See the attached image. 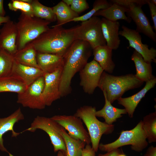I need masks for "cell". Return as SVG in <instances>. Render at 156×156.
<instances>
[{
    "label": "cell",
    "instance_id": "4316f807",
    "mask_svg": "<svg viewBox=\"0 0 156 156\" xmlns=\"http://www.w3.org/2000/svg\"><path fill=\"white\" fill-rule=\"evenodd\" d=\"M61 134L66 146V151L63 153L64 156H82L83 150L86 143L71 138L63 127L61 130Z\"/></svg>",
    "mask_w": 156,
    "mask_h": 156
},
{
    "label": "cell",
    "instance_id": "836d02e7",
    "mask_svg": "<svg viewBox=\"0 0 156 156\" xmlns=\"http://www.w3.org/2000/svg\"><path fill=\"white\" fill-rule=\"evenodd\" d=\"M62 1L79 15L89 8V5L86 0H62Z\"/></svg>",
    "mask_w": 156,
    "mask_h": 156
},
{
    "label": "cell",
    "instance_id": "1f68e13d",
    "mask_svg": "<svg viewBox=\"0 0 156 156\" xmlns=\"http://www.w3.org/2000/svg\"><path fill=\"white\" fill-rule=\"evenodd\" d=\"M112 5V3L106 0H96L93 3L92 8L85 14L71 20L72 21L83 22L86 21L94 16V14L101 10L106 9Z\"/></svg>",
    "mask_w": 156,
    "mask_h": 156
},
{
    "label": "cell",
    "instance_id": "7402d4cb",
    "mask_svg": "<svg viewBox=\"0 0 156 156\" xmlns=\"http://www.w3.org/2000/svg\"><path fill=\"white\" fill-rule=\"evenodd\" d=\"M131 59L135 65L136 78L143 82H146L156 78L153 74V69L151 63L146 62L140 53L134 50Z\"/></svg>",
    "mask_w": 156,
    "mask_h": 156
},
{
    "label": "cell",
    "instance_id": "6da1fadb",
    "mask_svg": "<svg viewBox=\"0 0 156 156\" xmlns=\"http://www.w3.org/2000/svg\"><path fill=\"white\" fill-rule=\"evenodd\" d=\"M93 49L87 42L76 39L63 55L64 66L61 75L59 90L61 97L70 94L73 77L88 63L92 54Z\"/></svg>",
    "mask_w": 156,
    "mask_h": 156
},
{
    "label": "cell",
    "instance_id": "74e56055",
    "mask_svg": "<svg viewBox=\"0 0 156 156\" xmlns=\"http://www.w3.org/2000/svg\"><path fill=\"white\" fill-rule=\"evenodd\" d=\"M122 152L118 148L114 149L105 154H100L98 156H118Z\"/></svg>",
    "mask_w": 156,
    "mask_h": 156
},
{
    "label": "cell",
    "instance_id": "603a6c76",
    "mask_svg": "<svg viewBox=\"0 0 156 156\" xmlns=\"http://www.w3.org/2000/svg\"><path fill=\"white\" fill-rule=\"evenodd\" d=\"M37 52L32 43L27 44L13 55L14 60L23 65L39 68L36 60Z\"/></svg>",
    "mask_w": 156,
    "mask_h": 156
},
{
    "label": "cell",
    "instance_id": "2e32d148",
    "mask_svg": "<svg viewBox=\"0 0 156 156\" xmlns=\"http://www.w3.org/2000/svg\"><path fill=\"white\" fill-rule=\"evenodd\" d=\"M44 74L39 68L23 65L14 60L11 76L28 86Z\"/></svg>",
    "mask_w": 156,
    "mask_h": 156
},
{
    "label": "cell",
    "instance_id": "f1b7e54d",
    "mask_svg": "<svg viewBox=\"0 0 156 156\" xmlns=\"http://www.w3.org/2000/svg\"><path fill=\"white\" fill-rule=\"evenodd\" d=\"M31 4L34 16L51 23L56 21V16L52 8L46 6L38 0H32Z\"/></svg>",
    "mask_w": 156,
    "mask_h": 156
},
{
    "label": "cell",
    "instance_id": "277c9868",
    "mask_svg": "<svg viewBox=\"0 0 156 156\" xmlns=\"http://www.w3.org/2000/svg\"><path fill=\"white\" fill-rule=\"evenodd\" d=\"M51 23L21 12L17 22L16 23L17 30L16 41L17 50L23 48L47 30Z\"/></svg>",
    "mask_w": 156,
    "mask_h": 156
},
{
    "label": "cell",
    "instance_id": "cb8c5ba5",
    "mask_svg": "<svg viewBox=\"0 0 156 156\" xmlns=\"http://www.w3.org/2000/svg\"><path fill=\"white\" fill-rule=\"evenodd\" d=\"M127 10V8L123 6L116 3H112L109 8L98 11L94 14V16H101L112 22L123 20L130 23L132 20L125 14Z\"/></svg>",
    "mask_w": 156,
    "mask_h": 156
},
{
    "label": "cell",
    "instance_id": "d6986e66",
    "mask_svg": "<svg viewBox=\"0 0 156 156\" xmlns=\"http://www.w3.org/2000/svg\"><path fill=\"white\" fill-rule=\"evenodd\" d=\"M36 60L39 68L44 74L52 73L64 66L63 56L57 54L37 52Z\"/></svg>",
    "mask_w": 156,
    "mask_h": 156
},
{
    "label": "cell",
    "instance_id": "e0dca14e",
    "mask_svg": "<svg viewBox=\"0 0 156 156\" xmlns=\"http://www.w3.org/2000/svg\"><path fill=\"white\" fill-rule=\"evenodd\" d=\"M24 119V116L20 107L8 116L3 118H0V150L7 152L9 156H13L8 152L3 145V136L9 131L12 132V137H16L22 133L16 132L14 129L15 124Z\"/></svg>",
    "mask_w": 156,
    "mask_h": 156
},
{
    "label": "cell",
    "instance_id": "7a4b0ae2",
    "mask_svg": "<svg viewBox=\"0 0 156 156\" xmlns=\"http://www.w3.org/2000/svg\"><path fill=\"white\" fill-rule=\"evenodd\" d=\"M75 27L66 29L62 25L53 26L31 42L37 52L64 55L76 40Z\"/></svg>",
    "mask_w": 156,
    "mask_h": 156
},
{
    "label": "cell",
    "instance_id": "52a82bcc",
    "mask_svg": "<svg viewBox=\"0 0 156 156\" xmlns=\"http://www.w3.org/2000/svg\"><path fill=\"white\" fill-rule=\"evenodd\" d=\"M62 127L51 117L38 116L34 118L30 127L23 132L28 131L34 132L37 129L43 130L49 135L54 152L60 151L64 153L66 151V146L61 134Z\"/></svg>",
    "mask_w": 156,
    "mask_h": 156
},
{
    "label": "cell",
    "instance_id": "b9f144b4",
    "mask_svg": "<svg viewBox=\"0 0 156 156\" xmlns=\"http://www.w3.org/2000/svg\"><path fill=\"white\" fill-rule=\"evenodd\" d=\"M57 156H64V155L62 152L59 151H58Z\"/></svg>",
    "mask_w": 156,
    "mask_h": 156
},
{
    "label": "cell",
    "instance_id": "e575fe53",
    "mask_svg": "<svg viewBox=\"0 0 156 156\" xmlns=\"http://www.w3.org/2000/svg\"><path fill=\"white\" fill-rule=\"evenodd\" d=\"M147 0H111L110 1L112 4L116 3L127 8L132 3H136L143 6L147 4Z\"/></svg>",
    "mask_w": 156,
    "mask_h": 156
},
{
    "label": "cell",
    "instance_id": "30bf717a",
    "mask_svg": "<svg viewBox=\"0 0 156 156\" xmlns=\"http://www.w3.org/2000/svg\"><path fill=\"white\" fill-rule=\"evenodd\" d=\"M51 118L66 130L72 138L80 140L86 144L91 143L88 132L84 128L82 120L79 118L74 115H56Z\"/></svg>",
    "mask_w": 156,
    "mask_h": 156
},
{
    "label": "cell",
    "instance_id": "4dcf8cb0",
    "mask_svg": "<svg viewBox=\"0 0 156 156\" xmlns=\"http://www.w3.org/2000/svg\"><path fill=\"white\" fill-rule=\"evenodd\" d=\"M14 61L12 55L0 47V78L11 76Z\"/></svg>",
    "mask_w": 156,
    "mask_h": 156
},
{
    "label": "cell",
    "instance_id": "8992f818",
    "mask_svg": "<svg viewBox=\"0 0 156 156\" xmlns=\"http://www.w3.org/2000/svg\"><path fill=\"white\" fill-rule=\"evenodd\" d=\"M146 140L141 120L132 129L122 131L119 137L114 142L106 144H100L99 148L102 151L108 152L122 146L130 145L132 150L140 152L147 146L148 143Z\"/></svg>",
    "mask_w": 156,
    "mask_h": 156
},
{
    "label": "cell",
    "instance_id": "8d00e7d4",
    "mask_svg": "<svg viewBox=\"0 0 156 156\" xmlns=\"http://www.w3.org/2000/svg\"><path fill=\"white\" fill-rule=\"evenodd\" d=\"M95 153L90 144H86L83 150L82 156H95Z\"/></svg>",
    "mask_w": 156,
    "mask_h": 156
},
{
    "label": "cell",
    "instance_id": "8fae6325",
    "mask_svg": "<svg viewBox=\"0 0 156 156\" xmlns=\"http://www.w3.org/2000/svg\"><path fill=\"white\" fill-rule=\"evenodd\" d=\"M122 30L119 31V35L125 37L129 41V45L127 48L131 47L140 53L146 62H156V50L153 47L149 48V46L144 44L139 33L135 30L128 28L123 25Z\"/></svg>",
    "mask_w": 156,
    "mask_h": 156
},
{
    "label": "cell",
    "instance_id": "d6a6232c",
    "mask_svg": "<svg viewBox=\"0 0 156 156\" xmlns=\"http://www.w3.org/2000/svg\"><path fill=\"white\" fill-rule=\"evenodd\" d=\"M9 9L11 10L16 11L20 10L22 13L34 16L31 4L21 0H12L8 4Z\"/></svg>",
    "mask_w": 156,
    "mask_h": 156
},
{
    "label": "cell",
    "instance_id": "7c38bea8",
    "mask_svg": "<svg viewBox=\"0 0 156 156\" xmlns=\"http://www.w3.org/2000/svg\"><path fill=\"white\" fill-rule=\"evenodd\" d=\"M103 71L99 64L93 60L88 62L79 72L80 85L86 93L93 94L98 87Z\"/></svg>",
    "mask_w": 156,
    "mask_h": 156
},
{
    "label": "cell",
    "instance_id": "9a60e30c",
    "mask_svg": "<svg viewBox=\"0 0 156 156\" xmlns=\"http://www.w3.org/2000/svg\"><path fill=\"white\" fill-rule=\"evenodd\" d=\"M17 30L16 23L10 20L0 29V47L13 55L17 51Z\"/></svg>",
    "mask_w": 156,
    "mask_h": 156
},
{
    "label": "cell",
    "instance_id": "f35d334b",
    "mask_svg": "<svg viewBox=\"0 0 156 156\" xmlns=\"http://www.w3.org/2000/svg\"><path fill=\"white\" fill-rule=\"evenodd\" d=\"M143 156H156V147L153 146L149 147Z\"/></svg>",
    "mask_w": 156,
    "mask_h": 156
},
{
    "label": "cell",
    "instance_id": "ffe728a7",
    "mask_svg": "<svg viewBox=\"0 0 156 156\" xmlns=\"http://www.w3.org/2000/svg\"><path fill=\"white\" fill-rule=\"evenodd\" d=\"M101 29L106 45L112 50L119 47L120 40L119 30L120 24L119 22H112L102 18L101 19Z\"/></svg>",
    "mask_w": 156,
    "mask_h": 156
},
{
    "label": "cell",
    "instance_id": "44dd1931",
    "mask_svg": "<svg viewBox=\"0 0 156 156\" xmlns=\"http://www.w3.org/2000/svg\"><path fill=\"white\" fill-rule=\"evenodd\" d=\"M94 60L96 61L103 71L112 73L115 67L112 60V50L106 45L99 46L93 49Z\"/></svg>",
    "mask_w": 156,
    "mask_h": 156
},
{
    "label": "cell",
    "instance_id": "60d3db41",
    "mask_svg": "<svg viewBox=\"0 0 156 156\" xmlns=\"http://www.w3.org/2000/svg\"><path fill=\"white\" fill-rule=\"evenodd\" d=\"M10 20V17L8 16L4 17L0 16V26L2 24L5 23Z\"/></svg>",
    "mask_w": 156,
    "mask_h": 156
},
{
    "label": "cell",
    "instance_id": "ab89813d",
    "mask_svg": "<svg viewBox=\"0 0 156 156\" xmlns=\"http://www.w3.org/2000/svg\"><path fill=\"white\" fill-rule=\"evenodd\" d=\"M3 0H0V16L4 17L5 14V12L3 7Z\"/></svg>",
    "mask_w": 156,
    "mask_h": 156
},
{
    "label": "cell",
    "instance_id": "5b68a950",
    "mask_svg": "<svg viewBox=\"0 0 156 156\" xmlns=\"http://www.w3.org/2000/svg\"><path fill=\"white\" fill-rule=\"evenodd\" d=\"M96 107L84 105L78 108L74 115L79 118L86 126L89 135L92 147L96 152L99 149V142L103 134L111 133L114 131V125L101 122L96 118Z\"/></svg>",
    "mask_w": 156,
    "mask_h": 156
},
{
    "label": "cell",
    "instance_id": "ac0fdd59",
    "mask_svg": "<svg viewBox=\"0 0 156 156\" xmlns=\"http://www.w3.org/2000/svg\"><path fill=\"white\" fill-rule=\"evenodd\" d=\"M156 83V78L146 82L144 87L133 95L128 97L120 98L117 100L118 103L125 107L130 118H132L135 109L147 92L153 88Z\"/></svg>",
    "mask_w": 156,
    "mask_h": 156
},
{
    "label": "cell",
    "instance_id": "4fadbf2b",
    "mask_svg": "<svg viewBox=\"0 0 156 156\" xmlns=\"http://www.w3.org/2000/svg\"><path fill=\"white\" fill-rule=\"evenodd\" d=\"M142 6L136 3H132L126 8L127 16L130 18L136 25L135 30L142 33L156 42V34L153 30L149 21L142 10Z\"/></svg>",
    "mask_w": 156,
    "mask_h": 156
},
{
    "label": "cell",
    "instance_id": "83f0119b",
    "mask_svg": "<svg viewBox=\"0 0 156 156\" xmlns=\"http://www.w3.org/2000/svg\"><path fill=\"white\" fill-rule=\"evenodd\" d=\"M27 86L12 76L0 78V93L10 92L18 94L23 92Z\"/></svg>",
    "mask_w": 156,
    "mask_h": 156
},
{
    "label": "cell",
    "instance_id": "484cf974",
    "mask_svg": "<svg viewBox=\"0 0 156 156\" xmlns=\"http://www.w3.org/2000/svg\"><path fill=\"white\" fill-rule=\"evenodd\" d=\"M52 9L56 16L57 25H62L79 16V14L72 10L62 0L52 7Z\"/></svg>",
    "mask_w": 156,
    "mask_h": 156
},
{
    "label": "cell",
    "instance_id": "ee69618b",
    "mask_svg": "<svg viewBox=\"0 0 156 156\" xmlns=\"http://www.w3.org/2000/svg\"><path fill=\"white\" fill-rule=\"evenodd\" d=\"M151 2L155 5H156V0H151Z\"/></svg>",
    "mask_w": 156,
    "mask_h": 156
},
{
    "label": "cell",
    "instance_id": "d4e9b609",
    "mask_svg": "<svg viewBox=\"0 0 156 156\" xmlns=\"http://www.w3.org/2000/svg\"><path fill=\"white\" fill-rule=\"evenodd\" d=\"M105 104L101 110L96 111V117L103 118L105 122L109 125L116 121L117 120L122 116V114H127L125 109L118 108L113 106L107 99L106 96L103 93Z\"/></svg>",
    "mask_w": 156,
    "mask_h": 156
},
{
    "label": "cell",
    "instance_id": "9c48e42d",
    "mask_svg": "<svg viewBox=\"0 0 156 156\" xmlns=\"http://www.w3.org/2000/svg\"><path fill=\"white\" fill-rule=\"evenodd\" d=\"M44 85V76L38 78L27 86L23 92L18 94L17 102L24 107L42 109L46 106L43 103L41 95Z\"/></svg>",
    "mask_w": 156,
    "mask_h": 156
},
{
    "label": "cell",
    "instance_id": "5bb4252c",
    "mask_svg": "<svg viewBox=\"0 0 156 156\" xmlns=\"http://www.w3.org/2000/svg\"><path fill=\"white\" fill-rule=\"evenodd\" d=\"M62 69L44 75V85L41 99L46 106H51L53 102L61 97L59 87Z\"/></svg>",
    "mask_w": 156,
    "mask_h": 156
},
{
    "label": "cell",
    "instance_id": "7bdbcfd3",
    "mask_svg": "<svg viewBox=\"0 0 156 156\" xmlns=\"http://www.w3.org/2000/svg\"><path fill=\"white\" fill-rule=\"evenodd\" d=\"M118 156H127L125 155L122 152L118 155Z\"/></svg>",
    "mask_w": 156,
    "mask_h": 156
},
{
    "label": "cell",
    "instance_id": "3957f363",
    "mask_svg": "<svg viewBox=\"0 0 156 156\" xmlns=\"http://www.w3.org/2000/svg\"><path fill=\"white\" fill-rule=\"evenodd\" d=\"M144 83L138 79L135 74L132 73L117 76L103 71L98 87L105 93L107 100L112 104L121 97L126 92L140 87Z\"/></svg>",
    "mask_w": 156,
    "mask_h": 156
},
{
    "label": "cell",
    "instance_id": "ba28073f",
    "mask_svg": "<svg viewBox=\"0 0 156 156\" xmlns=\"http://www.w3.org/2000/svg\"><path fill=\"white\" fill-rule=\"evenodd\" d=\"M75 33L76 39L87 42L93 49L106 45L102 33L101 19L98 16H93L82 22L80 25L75 27Z\"/></svg>",
    "mask_w": 156,
    "mask_h": 156
},
{
    "label": "cell",
    "instance_id": "d590c367",
    "mask_svg": "<svg viewBox=\"0 0 156 156\" xmlns=\"http://www.w3.org/2000/svg\"><path fill=\"white\" fill-rule=\"evenodd\" d=\"M147 4L148 5L152 20L153 23V28L156 31V5L154 4L151 0H147Z\"/></svg>",
    "mask_w": 156,
    "mask_h": 156
},
{
    "label": "cell",
    "instance_id": "f546056e",
    "mask_svg": "<svg viewBox=\"0 0 156 156\" xmlns=\"http://www.w3.org/2000/svg\"><path fill=\"white\" fill-rule=\"evenodd\" d=\"M142 127L148 142H156V111L144 117L142 120Z\"/></svg>",
    "mask_w": 156,
    "mask_h": 156
}]
</instances>
